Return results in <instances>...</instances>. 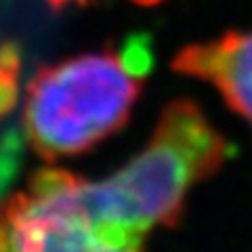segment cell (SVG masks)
Returning a JSON list of instances; mask_svg holds the SVG:
<instances>
[{
    "label": "cell",
    "instance_id": "obj_1",
    "mask_svg": "<svg viewBox=\"0 0 252 252\" xmlns=\"http://www.w3.org/2000/svg\"><path fill=\"white\" fill-rule=\"evenodd\" d=\"M225 160L223 135L193 101L177 99L124 166L101 181L82 179V195L97 219L143 242L158 227H175L191 189Z\"/></svg>",
    "mask_w": 252,
    "mask_h": 252
},
{
    "label": "cell",
    "instance_id": "obj_2",
    "mask_svg": "<svg viewBox=\"0 0 252 252\" xmlns=\"http://www.w3.org/2000/svg\"><path fill=\"white\" fill-rule=\"evenodd\" d=\"M143 78L130 74L116 51L84 53L38 72L26 91L23 130L44 160L78 156L128 122Z\"/></svg>",
    "mask_w": 252,
    "mask_h": 252
},
{
    "label": "cell",
    "instance_id": "obj_3",
    "mask_svg": "<svg viewBox=\"0 0 252 252\" xmlns=\"http://www.w3.org/2000/svg\"><path fill=\"white\" fill-rule=\"evenodd\" d=\"M0 252H143V242L93 215L82 177L40 168L0 202Z\"/></svg>",
    "mask_w": 252,
    "mask_h": 252
},
{
    "label": "cell",
    "instance_id": "obj_4",
    "mask_svg": "<svg viewBox=\"0 0 252 252\" xmlns=\"http://www.w3.org/2000/svg\"><path fill=\"white\" fill-rule=\"evenodd\" d=\"M172 69L212 84L225 103L252 126V28L185 46L172 59Z\"/></svg>",
    "mask_w": 252,
    "mask_h": 252
},
{
    "label": "cell",
    "instance_id": "obj_5",
    "mask_svg": "<svg viewBox=\"0 0 252 252\" xmlns=\"http://www.w3.org/2000/svg\"><path fill=\"white\" fill-rule=\"evenodd\" d=\"M19 72L21 55L17 44H0V120L9 116L19 99Z\"/></svg>",
    "mask_w": 252,
    "mask_h": 252
},
{
    "label": "cell",
    "instance_id": "obj_6",
    "mask_svg": "<svg viewBox=\"0 0 252 252\" xmlns=\"http://www.w3.org/2000/svg\"><path fill=\"white\" fill-rule=\"evenodd\" d=\"M118 55H120L124 67L139 78H143L147 74V69L152 67V51H149L147 40L141 36H132L130 40L118 51Z\"/></svg>",
    "mask_w": 252,
    "mask_h": 252
},
{
    "label": "cell",
    "instance_id": "obj_7",
    "mask_svg": "<svg viewBox=\"0 0 252 252\" xmlns=\"http://www.w3.org/2000/svg\"><path fill=\"white\" fill-rule=\"evenodd\" d=\"M44 2L55 11H61V9H65V6H72V4H80L82 6L86 2H91V0H44Z\"/></svg>",
    "mask_w": 252,
    "mask_h": 252
},
{
    "label": "cell",
    "instance_id": "obj_8",
    "mask_svg": "<svg viewBox=\"0 0 252 252\" xmlns=\"http://www.w3.org/2000/svg\"><path fill=\"white\" fill-rule=\"evenodd\" d=\"M132 2H137V4H145V6H152V4L162 2V0H132Z\"/></svg>",
    "mask_w": 252,
    "mask_h": 252
}]
</instances>
